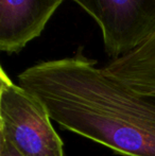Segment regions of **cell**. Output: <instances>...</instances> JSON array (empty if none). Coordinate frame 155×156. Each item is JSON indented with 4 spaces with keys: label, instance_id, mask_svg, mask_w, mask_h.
Masks as SVG:
<instances>
[{
    "label": "cell",
    "instance_id": "obj_4",
    "mask_svg": "<svg viewBox=\"0 0 155 156\" xmlns=\"http://www.w3.org/2000/svg\"><path fill=\"white\" fill-rule=\"evenodd\" d=\"M63 0H0V50L20 52L41 34Z\"/></svg>",
    "mask_w": 155,
    "mask_h": 156
},
{
    "label": "cell",
    "instance_id": "obj_3",
    "mask_svg": "<svg viewBox=\"0 0 155 156\" xmlns=\"http://www.w3.org/2000/svg\"><path fill=\"white\" fill-rule=\"evenodd\" d=\"M100 27L104 49L121 58L155 33V0H72Z\"/></svg>",
    "mask_w": 155,
    "mask_h": 156
},
{
    "label": "cell",
    "instance_id": "obj_5",
    "mask_svg": "<svg viewBox=\"0 0 155 156\" xmlns=\"http://www.w3.org/2000/svg\"><path fill=\"white\" fill-rule=\"evenodd\" d=\"M104 74L134 93L155 99V33L128 54L102 68Z\"/></svg>",
    "mask_w": 155,
    "mask_h": 156
},
{
    "label": "cell",
    "instance_id": "obj_6",
    "mask_svg": "<svg viewBox=\"0 0 155 156\" xmlns=\"http://www.w3.org/2000/svg\"><path fill=\"white\" fill-rule=\"evenodd\" d=\"M0 156H21V155L5 139L0 137Z\"/></svg>",
    "mask_w": 155,
    "mask_h": 156
},
{
    "label": "cell",
    "instance_id": "obj_2",
    "mask_svg": "<svg viewBox=\"0 0 155 156\" xmlns=\"http://www.w3.org/2000/svg\"><path fill=\"white\" fill-rule=\"evenodd\" d=\"M37 97L0 71V137L21 156H65L64 144Z\"/></svg>",
    "mask_w": 155,
    "mask_h": 156
},
{
    "label": "cell",
    "instance_id": "obj_1",
    "mask_svg": "<svg viewBox=\"0 0 155 156\" xmlns=\"http://www.w3.org/2000/svg\"><path fill=\"white\" fill-rule=\"evenodd\" d=\"M18 83L63 129L124 156H155V99L108 78L82 48L27 68Z\"/></svg>",
    "mask_w": 155,
    "mask_h": 156
}]
</instances>
